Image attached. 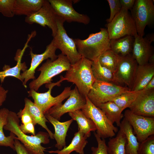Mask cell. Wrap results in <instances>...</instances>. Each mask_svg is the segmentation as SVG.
<instances>
[{"label":"cell","mask_w":154,"mask_h":154,"mask_svg":"<svg viewBox=\"0 0 154 154\" xmlns=\"http://www.w3.org/2000/svg\"><path fill=\"white\" fill-rule=\"evenodd\" d=\"M19 118L15 112L9 111L4 129L10 131L15 135L16 139L23 144L28 154H45L44 152L47 148L42 146L41 144H47L49 143L48 133L39 131L36 135L31 136L24 133L19 128Z\"/></svg>","instance_id":"1"},{"label":"cell","mask_w":154,"mask_h":154,"mask_svg":"<svg viewBox=\"0 0 154 154\" xmlns=\"http://www.w3.org/2000/svg\"><path fill=\"white\" fill-rule=\"evenodd\" d=\"M74 40L81 56L92 61L99 60L103 53L110 49V39L106 29L101 28L100 31L90 34L85 39L75 38Z\"/></svg>","instance_id":"2"},{"label":"cell","mask_w":154,"mask_h":154,"mask_svg":"<svg viewBox=\"0 0 154 154\" xmlns=\"http://www.w3.org/2000/svg\"><path fill=\"white\" fill-rule=\"evenodd\" d=\"M92 61L82 57L73 64H71L64 77L66 80L76 85L80 93L87 96L96 80L92 70Z\"/></svg>","instance_id":"3"},{"label":"cell","mask_w":154,"mask_h":154,"mask_svg":"<svg viewBox=\"0 0 154 154\" xmlns=\"http://www.w3.org/2000/svg\"><path fill=\"white\" fill-rule=\"evenodd\" d=\"M71 65L67 57L62 53L58 55L57 58L54 60L47 59L37 70L40 72L38 77L30 83L29 85L30 89L37 91L42 85L51 83L53 77L67 71Z\"/></svg>","instance_id":"4"},{"label":"cell","mask_w":154,"mask_h":154,"mask_svg":"<svg viewBox=\"0 0 154 154\" xmlns=\"http://www.w3.org/2000/svg\"><path fill=\"white\" fill-rule=\"evenodd\" d=\"M64 80H65V78L61 76L60 80L57 82L46 84V87L48 90L44 93H39L33 89L28 91V96L32 98L34 103L44 114L52 107L62 104V102L69 97L72 91L71 87H65L62 92L56 96L54 97L51 95L52 88L56 86H60V83Z\"/></svg>","instance_id":"5"},{"label":"cell","mask_w":154,"mask_h":154,"mask_svg":"<svg viewBox=\"0 0 154 154\" xmlns=\"http://www.w3.org/2000/svg\"><path fill=\"white\" fill-rule=\"evenodd\" d=\"M86 102L81 110L94 122L96 128V133L102 138H112L118 131V128L107 118L102 111L94 105L87 96Z\"/></svg>","instance_id":"6"},{"label":"cell","mask_w":154,"mask_h":154,"mask_svg":"<svg viewBox=\"0 0 154 154\" xmlns=\"http://www.w3.org/2000/svg\"><path fill=\"white\" fill-rule=\"evenodd\" d=\"M106 29L110 39H117L126 36L134 37L137 35L135 22L128 11L121 8Z\"/></svg>","instance_id":"7"},{"label":"cell","mask_w":154,"mask_h":154,"mask_svg":"<svg viewBox=\"0 0 154 154\" xmlns=\"http://www.w3.org/2000/svg\"><path fill=\"white\" fill-rule=\"evenodd\" d=\"M130 91L129 88L126 87L113 83L96 80L87 96L94 105L98 107Z\"/></svg>","instance_id":"8"},{"label":"cell","mask_w":154,"mask_h":154,"mask_svg":"<svg viewBox=\"0 0 154 154\" xmlns=\"http://www.w3.org/2000/svg\"><path fill=\"white\" fill-rule=\"evenodd\" d=\"M65 21L56 15L57 26L56 34L53 40L54 45L60 49L62 53L66 56L71 64H73L82 57L78 52L76 46L73 38L67 34L64 27Z\"/></svg>","instance_id":"9"},{"label":"cell","mask_w":154,"mask_h":154,"mask_svg":"<svg viewBox=\"0 0 154 154\" xmlns=\"http://www.w3.org/2000/svg\"><path fill=\"white\" fill-rule=\"evenodd\" d=\"M131 11L137 35L143 37L146 26L154 22L153 2L151 0H135Z\"/></svg>","instance_id":"10"},{"label":"cell","mask_w":154,"mask_h":154,"mask_svg":"<svg viewBox=\"0 0 154 154\" xmlns=\"http://www.w3.org/2000/svg\"><path fill=\"white\" fill-rule=\"evenodd\" d=\"M123 116L133 129V133L139 142L154 135V117L137 115L129 110L125 111Z\"/></svg>","instance_id":"11"},{"label":"cell","mask_w":154,"mask_h":154,"mask_svg":"<svg viewBox=\"0 0 154 154\" xmlns=\"http://www.w3.org/2000/svg\"><path fill=\"white\" fill-rule=\"evenodd\" d=\"M138 65L136 60L130 54L120 56L114 72L117 84H125L131 90Z\"/></svg>","instance_id":"12"},{"label":"cell","mask_w":154,"mask_h":154,"mask_svg":"<svg viewBox=\"0 0 154 154\" xmlns=\"http://www.w3.org/2000/svg\"><path fill=\"white\" fill-rule=\"evenodd\" d=\"M56 15L48 0H44L41 7L37 11L26 17L25 21L29 24L37 23L43 27H48L54 37L57 32Z\"/></svg>","instance_id":"13"},{"label":"cell","mask_w":154,"mask_h":154,"mask_svg":"<svg viewBox=\"0 0 154 154\" xmlns=\"http://www.w3.org/2000/svg\"><path fill=\"white\" fill-rule=\"evenodd\" d=\"M56 15L65 21L76 22L85 25L88 24L90 18L86 15L81 14L74 9L71 0H48Z\"/></svg>","instance_id":"14"},{"label":"cell","mask_w":154,"mask_h":154,"mask_svg":"<svg viewBox=\"0 0 154 154\" xmlns=\"http://www.w3.org/2000/svg\"><path fill=\"white\" fill-rule=\"evenodd\" d=\"M63 104L51 108L47 112L52 117L60 120L64 114L81 110L86 102L85 97L80 93L76 86L72 90L69 97Z\"/></svg>","instance_id":"15"},{"label":"cell","mask_w":154,"mask_h":154,"mask_svg":"<svg viewBox=\"0 0 154 154\" xmlns=\"http://www.w3.org/2000/svg\"><path fill=\"white\" fill-rule=\"evenodd\" d=\"M30 48L29 55L31 58L30 67L28 69L21 74V82L26 88H27L26 84L28 81L31 79H35V70L42 62L49 58L52 60H54L58 57V55L55 53L57 48L54 44L53 39L47 46L44 51L41 54H34L32 48Z\"/></svg>","instance_id":"16"},{"label":"cell","mask_w":154,"mask_h":154,"mask_svg":"<svg viewBox=\"0 0 154 154\" xmlns=\"http://www.w3.org/2000/svg\"><path fill=\"white\" fill-rule=\"evenodd\" d=\"M135 114L154 117V89L142 92L128 108Z\"/></svg>","instance_id":"17"},{"label":"cell","mask_w":154,"mask_h":154,"mask_svg":"<svg viewBox=\"0 0 154 154\" xmlns=\"http://www.w3.org/2000/svg\"><path fill=\"white\" fill-rule=\"evenodd\" d=\"M153 37V35H150L144 38L137 35L134 37L132 56L138 65L148 63L149 57L152 54L151 44L154 41Z\"/></svg>","instance_id":"18"},{"label":"cell","mask_w":154,"mask_h":154,"mask_svg":"<svg viewBox=\"0 0 154 154\" xmlns=\"http://www.w3.org/2000/svg\"><path fill=\"white\" fill-rule=\"evenodd\" d=\"M32 38L31 36H28L27 42L23 49L17 50L15 60L17 61L16 65L11 67L8 65H5L3 68V71H0V80L1 83L4 81L5 78L8 77H15L21 81V71L23 72L27 69V67L25 62H21V60L26 49L29 46V42Z\"/></svg>","instance_id":"19"},{"label":"cell","mask_w":154,"mask_h":154,"mask_svg":"<svg viewBox=\"0 0 154 154\" xmlns=\"http://www.w3.org/2000/svg\"><path fill=\"white\" fill-rule=\"evenodd\" d=\"M154 77V64L147 63L138 65L131 91L142 90Z\"/></svg>","instance_id":"20"},{"label":"cell","mask_w":154,"mask_h":154,"mask_svg":"<svg viewBox=\"0 0 154 154\" xmlns=\"http://www.w3.org/2000/svg\"><path fill=\"white\" fill-rule=\"evenodd\" d=\"M44 115L46 119L52 124L54 129L55 132L53 134V137L56 141L55 147L57 148L58 150H61L66 146V138L67 133L74 120L71 119L64 122H61L52 117L47 112Z\"/></svg>","instance_id":"21"},{"label":"cell","mask_w":154,"mask_h":154,"mask_svg":"<svg viewBox=\"0 0 154 154\" xmlns=\"http://www.w3.org/2000/svg\"><path fill=\"white\" fill-rule=\"evenodd\" d=\"M24 108L31 116L32 121L35 125L38 124L44 129L48 133L51 139H53V133L48 128L46 124L49 122L41 110L30 100L25 98Z\"/></svg>","instance_id":"22"},{"label":"cell","mask_w":154,"mask_h":154,"mask_svg":"<svg viewBox=\"0 0 154 154\" xmlns=\"http://www.w3.org/2000/svg\"><path fill=\"white\" fill-rule=\"evenodd\" d=\"M87 138L82 132L78 130L75 133L71 143L61 150L48 151L49 153L57 154H70L75 151L79 154H84V149L88 143Z\"/></svg>","instance_id":"23"},{"label":"cell","mask_w":154,"mask_h":154,"mask_svg":"<svg viewBox=\"0 0 154 154\" xmlns=\"http://www.w3.org/2000/svg\"><path fill=\"white\" fill-rule=\"evenodd\" d=\"M68 114L72 119L76 122L78 130L83 133L87 138L90 136L91 132L96 131L97 129L94 123L81 110L69 112Z\"/></svg>","instance_id":"24"},{"label":"cell","mask_w":154,"mask_h":154,"mask_svg":"<svg viewBox=\"0 0 154 154\" xmlns=\"http://www.w3.org/2000/svg\"><path fill=\"white\" fill-rule=\"evenodd\" d=\"M119 127L123 131L126 137L125 154H137L139 143L133 133L131 126L124 118L121 121Z\"/></svg>","instance_id":"25"},{"label":"cell","mask_w":154,"mask_h":154,"mask_svg":"<svg viewBox=\"0 0 154 154\" xmlns=\"http://www.w3.org/2000/svg\"><path fill=\"white\" fill-rule=\"evenodd\" d=\"M44 0H15L14 13L15 15L28 16L38 11Z\"/></svg>","instance_id":"26"},{"label":"cell","mask_w":154,"mask_h":154,"mask_svg":"<svg viewBox=\"0 0 154 154\" xmlns=\"http://www.w3.org/2000/svg\"><path fill=\"white\" fill-rule=\"evenodd\" d=\"M134 37L126 36L117 39H110V48L120 56H125L132 52Z\"/></svg>","instance_id":"27"},{"label":"cell","mask_w":154,"mask_h":154,"mask_svg":"<svg viewBox=\"0 0 154 154\" xmlns=\"http://www.w3.org/2000/svg\"><path fill=\"white\" fill-rule=\"evenodd\" d=\"M97 107L102 111L113 124L116 123L119 127L124 116L122 113V110L116 103L110 101L101 104Z\"/></svg>","instance_id":"28"},{"label":"cell","mask_w":154,"mask_h":154,"mask_svg":"<svg viewBox=\"0 0 154 154\" xmlns=\"http://www.w3.org/2000/svg\"><path fill=\"white\" fill-rule=\"evenodd\" d=\"M92 70L96 80L117 84L116 81L114 73L108 69L102 66L99 60L92 61Z\"/></svg>","instance_id":"29"},{"label":"cell","mask_w":154,"mask_h":154,"mask_svg":"<svg viewBox=\"0 0 154 154\" xmlns=\"http://www.w3.org/2000/svg\"><path fill=\"white\" fill-rule=\"evenodd\" d=\"M9 111L5 108L0 110V146L9 147L15 151L14 143L16 136L10 132L9 135L6 136L3 132L4 127L7 123Z\"/></svg>","instance_id":"30"},{"label":"cell","mask_w":154,"mask_h":154,"mask_svg":"<svg viewBox=\"0 0 154 154\" xmlns=\"http://www.w3.org/2000/svg\"><path fill=\"white\" fill-rule=\"evenodd\" d=\"M126 143L125 135L120 129L116 136L110 139L108 142L107 151L108 154H125Z\"/></svg>","instance_id":"31"},{"label":"cell","mask_w":154,"mask_h":154,"mask_svg":"<svg viewBox=\"0 0 154 154\" xmlns=\"http://www.w3.org/2000/svg\"><path fill=\"white\" fill-rule=\"evenodd\" d=\"M120 56L110 49L103 53L100 56L99 61L100 64L112 71H116Z\"/></svg>","instance_id":"32"},{"label":"cell","mask_w":154,"mask_h":154,"mask_svg":"<svg viewBox=\"0 0 154 154\" xmlns=\"http://www.w3.org/2000/svg\"><path fill=\"white\" fill-rule=\"evenodd\" d=\"M142 91V90L136 92L130 90L121 94L111 101L116 103L123 111L129 108Z\"/></svg>","instance_id":"33"},{"label":"cell","mask_w":154,"mask_h":154,"mask_svg":"<svg viewBox=\"0 0 154 154\" xmlns=\"http://www.w3.org/2000/svg\"><path fill=\"white\" fill-rule=\"evenodd\" d=\"M137 154H154V135L139 143Z\"/></svg>","instance_id":"34"},{"label":"cell","mask_w":154,"mask_h":154,"mask_svg":"<svg viewBox=\"0 0 154 154\" xmlns=\"http://www.w3.org/2000/svg\"><path fill=\"white\" fill-rule=\"evenodd\" d=\"M15 2V0H0V13L5 17H13Z\"/></svg>","instance_id":"35"},{"label":"cell","mask_w":154,"mask_h":154,"mask_svg":"<svg viewBox=\"0 0 154 154\" xmlns=\"http://www.w3.org/2000/svg\"><path fill=\"white\" fill-rule=\"evenodd\" d=\"M94 134L98 143L97 147H91L92 154H108L107 151V146L104 139L101 138L95 132Z\"/></svg>","instance_id":"36"},{"label":"cell","mask_w":154,"mask_h":154,"mask_svg":"<svg viewBox=\"0 0 154 154\" xmlns=\"http://www.w3.org/2000/svg\"><path fill=\"white\" fill-rule=\"evenodd\" d=\"M110 9V17L107 19L108 23L110 22L115 16L118 13L121 9L119 0H107Z\"/></svg>","instance_id":"37"},{"label":"cell","mask_w":154,"mask_h":154,"mask_svg":"<svg viewBox=\"0 0 154 154\" xmlns=\"http://www.w3.org/2000/svg\"><path fill=\"white\" fill-rule=\"evenodd\" d=\"M17 114L19 117L21 118L22 124L33 122L31 116L24 108L21 110Z\"/></svg>","instance_id":"38"},{"label":"cell","mask_w":154,"mask_h":154,"mask_svg":"<svg viewBox=\"0 0 154 154\" xmlns=\"http://www.w3.org/2000/svg\"><path fill=\"white\" fill-rule=\"evenodd\" d=\"M35 126L33 123L31 122L25 124H21L19 125V127L21 130L24 133H31L35 135Z\"/></svg>","instance_id":"39"},{"label":"cell","mask_w":154,"mask_h":154,"mask_svg":"<svg viewBox=\"0 0 154 154\" xmlns=\"http://www.w3.org/2000/svg\"><path fill=\"white\" fill-rule=\"evenodd\" d=\"M14 146L15 151L16 152L17 154H28L23 144L16 138L14 140Z\"/></svg>","instance_id":"40"},{"label":"cell","mask_w":154,"mask_h":154,"mask_svg":"<svg viewBox=\"0 0 154 154\" xmlns=\"http://www.w3.org/2000/svg\"><path fill=\"white\" fill-rule=\"evenodd\" d=\"M119 1L121 7L128 11L132 8L135 0H119Z\"/></svg>","instance_id":"41"},{"label":"cell","mask_w":154,"mask_h":154,"mask_svg":"<svg viewBox=\"0 0 154 154\" xmlns=\"http://www.w3.org/2000/svg\"><path fill=\"white\" fill-rule=\"evenodd\" d=\"M8 90L0 85V107L6 100Z\"/></svg>","instance_id":"42"},{"label":"cell","mask_w":154,"mask_h":154,"mask_svg":"<svg viewBox=\"0 0 154 154\" xmlns=\"http://www.w3.org/2000/svg\"><path fill=\"white\" fill-rule=\"evenodd\" d=\"M153 89H154V77L152 78L142 90L147 91Z\"/></svg>","instance_id":"43"},{"label":"cell","mask_w":154,"mask_h":154,"mask_svg":"<svg viewBox=\"0 0 154 154\" xmlns=\"http://www.w3.org/2000/svg\"><path fill=\"white\" fill-rule=\"evenodd\" d=\"M148 62H149L150 64H154V55L152 53L149 57Z\"/></svg>","instance_id":"44"}]
</instances>
